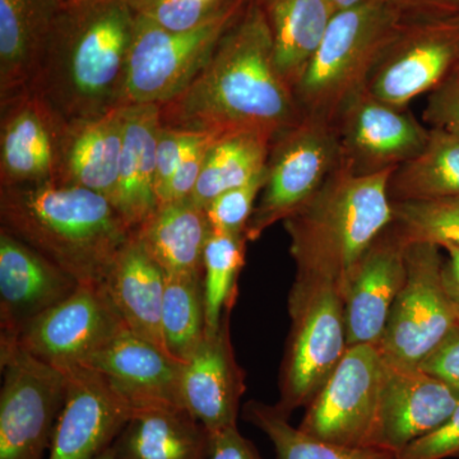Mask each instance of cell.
Here are the masks:
<instances>
[{
	"mask_svg": "<svg viewBox=\"0 0 459 459\" xmlns=\"http://www.w3.org/2000/svg\"><path fill=\"white\" fill-rule=\"evenodd\" d=\"M446 458H459V403L439 428L411 443L398 455V459Z\"/></svg>",
	"mask_w": 459,
	"mask_h": 459,
	"instance_id": "f35d334b",
	"label": "cell"
},
{
	"mask_svg": "<svg viewBox=\"0 0 459 459\" xmlns=\"http://www.w3.org/2000/svg\"><path fill=\"white\" fill-rule=\"evenodd\" d=\"M249 0H235L221 13L189 31H169L137 14L123 105H164L179 96L211 59Z\"/></svg>",
	"mask_w": 459,
	"mask_h": 459,
	"instance_id": "52a82bcc",
	"label": "cell"
},
{
	"mask_svg": "<svg viewBox=\"0 0 459 459\" xmlns=\"http://www.w3.org/2000/svg\"><path fill=\"white\" fill-rule=\"evenodd\" d=\"M410 16H459V0H388Z\"/></svg>",
	"mask_w": 459,
	"mask_h": 459,
	"instance_id": "7bdbcfd3",
	"label": "cell"
},
{
	"mask_svg": "<svg viewBox=\"0 0 459 459\" xmlns=\"http://www.w3.org/2000/svg\"><path fill=\"white\" fill-rule=\"evenodd\" d=\"M443 265L439 247L407 244L406 281L377 346L386 361L420 368L458 325L444 289Z\"/></svg>",
	"mask_w": 459,
	"mask_h": 459,
	"instance_id": "30bf717a",
	"label": "cell"
},
{
	"mask_svg": "<svg viewBox=\"0 0 459 459\" xmlns=\"http://www.w3.org/2000/svg\"><path fill=\"white\" fill-rule=\"evenodd\" d=\"M160 129L159 105L126 107L119 178L113 204L132 232L137 231L159 207L156 148Z\"/></svg>",
	"mask_w": 459,
	"mask_h": 459,
	"instance_id": "cb8c5ba5",
	"label": "cell"
},
{
	"mask_svg": "<svg viewBox=\"0 0 459 459\" xmlns=\"http://www.w3.org/2000/svg\"><path fill=\"white\" fill-rule=\"evenodd\" d=\"M220 137L213 135L199 134L195 141L188 147L177 171L172 175L170 183L164 195L160 198L159 205L171 204V202L184 201L192 197L195 186L204 169L205 155L208 148L214 140Z\"/></svg>",
	"mask_w": 459,
	"mask_h": 459,
	"instance_id": "8d00e7d4",
	"label": "cell"
},
{
	"mask_svg": "<svg viewBox=\"0 0 459 459\" xmlns=\"http://www.w3.org/2000/svg\"><path fill=\"white\" fill-rule=\"evenodd\" d=\"M244 419L267 435L277 459H398L397 453L377 446H347L323 442L290 425L276 406L247 402Z\"/></svg>",
	"mask_w": 459,
	"mask_h": 459,
	"instance_id": "4dcf8cb0",
	"label": "cell"
},
{
	"mask_svg": "<svg viewBox=\"0 0 459 459\" xmlns=\"http://www.w3.org/2000/svg\"><path fill=\"white\" fill-rule=\"evenodd\" d=\"M208 431L179 406L135 411L113 448L122 459H202Z\"/></svg>",
	"mask_w": 459,
	"mask_h": 459,
	"instance_id": "83f0119b",
	"label": "cell"
},
{
	"mask_svg": "<svg viewBox=\"0 0 459 459\" xmlns=\"http://www.w3.org/2000/svg\"><path fill=\"white\" fill-rule=\"evenodd\" d=\"M126 107L66 120L60 142L56 184L80 186L113 204L119 178Z\"/></svg>",
	"mask_w": 459,
	"mask_h": 459,
	"instance_id": "7402d4cb",
	"label": "cell"
},
{
	"mask_svg": "<svg viewBox=\"0 0 459 459\" xmlns=\"http://www.w3.org/2000/svg\"><path fill=\"white\" fill-rule=\"evenodd\" d=\"M273 41L274 65L292 90L309 65L336 9L328 0H255Z\"/></svg>",
	"mask_w": 459,
	"mask_h": 459,
	"instance_id": "484cf974",
	"label": "cell"
},
{
	"mask_svg": "<svg viewBox=\"0 0 459 459\" xmlns=\"http://www.w3.org/2000/svg\"><path fill=\"white\" fill-rule=\"evenodd\" d=\"M289 312L291 331L276 404L286 418L314 400L349 349L343 298L333 282L296 276Z\"/></svg>",
	"mask_w": 459,
	"mask_h": 459,
	"instance_id": "8992f818",
	"label": "cell"
},
{
	"mask_svg": "<svg viewBox=\"0 0 459 459\" xmlns=\"http://www.w3.org/2000/svg\"><path fill=\"white\" fill-rule=\"evenodd\" d=\"M429 129L424 150L392 172L391 202L459 197V134Z\"/></svg>",
	"mask_w": 459,
	"mask_h": 459,
	"instance_id": "f546056e",
	"label": "cell"
},
{
	"mask_svg": "<svg viewBox=\"0 0 459 459\" xmlns=\"http://www.w3.org/2000/svg\"><path fill=\"white\" fill-rule=\"evenodd\" d=\"M244 389L243 371L230 341L228 316L221 329L213 336H205L184 362L181 406L207 431L235 427Z\"/></svg>",
	"mask_w": 459,
	"mask_h": 459,
	"instance_id": "44dd1931",
	"label": "cell"
},
{
	"mask_svg": "<svg viewBox=\"0 0 459 459\" xmlns=\"http://www.w3.org/2000/svg\"><path fill=\"white\" fill-rule=\"evenodd\" d=\"M246 235L219 234L211 231L204 255V298L205 336H213L230 316L238 274L246 263Z\"/></svg>",
	"mask_w": 459,
	"mask_h": 459,
	"instance_id": "d6a6232c",
	"label": "cell"
},
{
	"mask_svg": "<svg viewBox=\"0 0 459 459\" xmlns=\"http://www.w3.org/2000/svg\"><path fill=\"white\" fill-rule=\"evenodd\" d=\"M80 285L56 263L0 229L2 338H16L32 320L62 303Z\"/></svg>",
	"mask_w": 459,
	"mask_h": 459,
	"instance_id": "d6986e66",
	"label": "cell"
},
{
	"mask_svg": "<svg viewBox=\"0 0 459 459\" xmlns=\"http://www.w3.org/2000/svg\"><path fill=\"white\" fill-rule=\"evenodd\" d=\"M368 2H371V0H328L329 4L336 9V12L359 7Z\"/></svg>",
	"mask_w": 459,
	"mask_h": 459,
	"instance_id": "f6af8a7d",
	"label": "cell"
},
{
	"mask_svg": "<svg viewBox=\"0 0 459 459\" xmlns=\"http://www.w3.org/2000/svg\"><path fill=\"white\" fill-rule=\"evenodd\" d=\"M62 371L65 400L48 459H95L113 446L137 407L99 371L83 365Z\"/></svg>",
	"mask_w": 459,
	"mask_h": 459,
	"instance_id": "9a60e30c",
	"label": "cell"
},
{
	"mask_svg": "<svg viewBox=\"0 0 459 459\" xmlns=\"http://www.w3.org/2000/svg\"><path fill=\"white\" fill-rule=\"evenodd\" d=\"M341 166L358 175L400 168L427 146L430 129L407 110L367 91L353 99L336 120Z\"/></svg>",
	"mask_w": 459,
	"mask_h": 459,
	"instance_id": "5bb4252c",
	"label": "cell"
},
{
	"mask_svg": "<svg viewBox=\"0 0 459 459\" xmlns=\"http://www.w3.org/2000/svg\"><path fill=\"white\" fill-rule=\"evenodd\" d=\"M69 2H74V3H91V2H101V0H69Z\"/></svg>",
	"mask_w": 459,
	"mask_h": 459,
	"instance_id": "7dc6e473",
	"label": "cell"
},
{
	"mask_svg": "<svg viewBox=\"0 0 459 459\" xmlns=\"http://www.w3.org/2000/svg\"><path fill=\"white\" fill-rule=\"evenodd\" d=\"M95 459H122V458H120L119 455H117V452H115L113 446H111L110 448L105 449L104 452L100 453L98 457H96Z\"/></svg>",
	"mask_w": 459,
	"mask_h": 459,
	"instance_id": "bcb514c9",
	"label": "cell"
},
{
	"mask_svg": "<svg viewBox=\"0 0 459 459\" xmlns=\"http://www.w3.org/2000/svg\"><path fill=\"white\" fill-rule=\"evenodd\" d=\"M65 122L35 90L0 102V186L56 184Z\"/></svg>",
	"mask_w": 459,
	"mask_h": 459,
	"instance_id": "2e32d148",
	"label": "cell"
},
{
	"mask_svg": "<svg viewBox=\"0 0 459 459\" xmlns=\"http://www.w3.org/2000/svg\"><path fill=\"white\" fill-rule=\"evenodd\" d=\"M392 216L406 244L459 247V197L392 202Z\"/></svg>",
	"mask_w": 459,
	"mask_h": 459,
	"instance_id": "836d02e7",
	"label": "cell"
},
{
	"mask_svg": "<svg viewBox=\"0 0 459 459\" xmlns=\"http://www.w3.org/2000/svg\"><path fill=\"white\" fill-rule=\"evenodd\" d=\"M458 403V389L439 377L420 368H404L385 360L370 446L400 455L411 443L439 428Z\"/></svg>",
	"mask_w": 459,
	"mask_h": 459,
	"instance_id": "e0dca14e",
	"label": "cell"
},
{
	"mask_svg": "<svg viewBox=\"0 0 459 459\" xmlns=\"http://www.w3.org/2000/svg\"><path fill=\"white\" fill-rule=\"evenodd\" d=\"M459 66V16L404 14L397 35L374 68L367 92L407 108Z\"/></svg>",
	"mask_w": 459,
	"mask_h": 459,
	"instance_id": "7c38bea8",
	"label": "cell"
},
{
	"mask_svg": "<svg viewBox=\"0 0 459 459\" xmlns=\"http://www.w3.org/2000/svg\"><path fill=\"white\" fill-rule=\"evenodd\" d=\"M385 371L379 347L350 346L336 370L307 404L298 428L323 442L370 446Z\"/></svg>",
	"mask_w": 459,
	"mask_h": 459,
	"instance_id": "8fae6325",
	"label": "cell"
},
{
	"mask_svg": "<svg viewBox=\"0 0 459 459\" xmlns=\"http://www.w3.org/2000/svg\"><path fill=\"white\" fill-rule=\"evenodd\" d=\"M420 369L439 377L459 391V323L440 346L420 365Z\"/></svg>",
	"mask_w": 459,
	"mask_h": 459,
	"instance_id": "b9f144b4",
	"label": "cell"
},
{
	"mask_svg": "<svg viewBox=\"0 0 459 459\" xmlns=\"http://www.w3.org/2000/svg\"><path fill=\"white\" fill-rule=\"evenodd\" d=\"M81 365L107 377L137 410L183 407L180 380L184 362L150 341L135 336L128 328Z\"/></svg>",
	"mask_w": 459,
	"mask_h": 459,
	"instance_id": "ffe728a7",
	"label": "cell"
},
{
	"mask_svg": "<svg viewBox=\"0 0 459 459\" xmlns=\"http://www.w3.org/2000/svg\"><path fill=\"white\" fill-rule=\"evenodd\" d=\"M66 0H0V102L31 90Z\"/></svg>",
	"mask_w": 459,
	"mask_h": 459,
	"instance_id": "603a6c76",
	"label": "cell"
},
{
	"mask_svg": "<svg viewBox=\"0 0 459 459\" xmlns=\"http://www.w3.org/2000/svg\"><path fill=\"white\" fill-rule=\"evenodd\" d=\"M165 281L164 270L132 235L111 265L102 287L126 327L166 351L161 328Z\"/></svg>",
	"mask_w": 459,
	"mask_h": 459,
	"instance_id": "d4e9b609",
	"label": "cell"
},
{
	"mask_svg": "<svg viewBox=\"0 0 459 459\" xmlns=\"http://www.w3.org/2000/svg\"><path fill=\"white\" fill-rule=\"evenodd\" d=\"M336 124L304 117L271 144L265 184L246 230L247 241L285 221L316 195L340 168Z\"/></svg>",
	"mask_w": 459,
	"mask_h": 459,
	"instance_id": "ba28073f",
	"label": "cell"
},
{
	"mask_svg": "<svg viewBox=\"0 0 459 459\" xmlns=\"http://www.w3.org/2000/svg\"><path fill=\"white\" fill-rule=\"evenodd\" d=\"M0 459H42L65 400V374L0 338Z\"/></svg>",
	"mask_w": 459,
	"mask_h": 459,
	"instance_id": "9c48e42d",
	"label": "cell"
},
{
	"mask_svg": "<svg viewBox=\"0 0 459 459\" xmlns=\"http://www.w3.org/2000/svg\"><path fill=\"white\" fill-rule=\"evenodd\" d=\"M202 459H261L255 446L238 430V425L208 431Z\"/></svg>",
	"mask_w": 459,
	"mask_h": 459,
	"instance_id": "60d3db41",
	"label": "cell"
},
{
	"mask_svg": "<svg viewBox=\"0 0 459 459\" xmlns=\"http://www.w3.org/2000/svg\"><path fill=\"white\" fill-rule=\"evenodd\" d=\"M273 138L256 132L222 135L212 142L190 201L204 208L222 193L244 186L267 165Z\"/></svg>",
	"mask_w": 459,
	"mask_h": 459,
	"instance_id": "f1b7e54d",
	"label": "cell"
},
{
	"mask_svg": "<svg viewBox=\"0 0 459 459\" xmlns=\"http://www.w3.org/2000/svg\"><path fill=\"white\" fill-rule=\"evenodd\" d=\"M265 169L244 186L222 193L204 207L211 231L246 235L247 222L255 212L256 201L265 184Z\"/></svg>",
	"mask_w": 459,
	"mask_h": 459,
	"instance_id": "d590c367",
	"label": "cell"
},
{
	"mask_svg": "<svg viewBox=\"0 0 459 459\" xmlns=\"http://www.w3.org/2000/svg\"><path fill=\"white\" fill-rule=\"evenodd\" d=\"M135 17L126 0H66L31 90L38 91L65 120L124 107Z\"/></svg>",
	"mask_w": 459,
	"mask_h": 459,
	"instance_id": "7a4b0ae2",
	"label": "cell"
},
{
	"mask_svg": "<svg viewBox=\"0 0 459 459\" xmlns=\"http://www.w3.org/2000/svg\"><path fill=\"white\" fill-rule=\"evenodd\" d=\"M235 0H132L135 13L169 31H189L204 25Z\"/></svg>",
	"mask_w": 459,
	"mask_h": 459,
	"instance_id": "e575fe53",
	"label": "cell"
},
{
	"mask_svg": "<svg viewBox=\"0 0 459 459\" xmlns=\"http://www.w3.org/2000/svg\"><path fill=\"white\" fill-rule=\"evenodd\" d=\"M160 115L162 126L195 134L256 132L273 140L303 119L274 65L270 29L255 0H249L195 80L160 105Z\"/></svg>",
	"mask_w": 459,
	"mask_h": 459,
	"instance_id": "6da1fadb",
	"label": "cell"
},
{
	"mask_svg": "<svg viewBox=\"0 0 459 459\" xmlns=\"http://www.w3.org/2000/svg\"><path fill=\"white\" fill-rule=\"evenodd\" d=\"M444 249L448 253V259H444L443 265L444 289L459 322V247H446Z\"/></svg>",
	"mask_w": 459,
	"mask_h": 459,
	"instance_id": "ee69618b",
	"label": "cell"
},
{
	"mask_svg": "<svg viewBox=\"0 0 459 459\" xmlns=\"http://www.w3.org/2000/svg\"><path fill=\"white\" fill-rule=\"evenodd\" d=\"M202 274H166L161 328L166 351L188 360L205 337Z\"/></svg>",
	"mask_w": 459,
	"mask_h": 459,
	"instance_id": "1f68e13d",
	"label": "cell"
},
{
	"mask_svg": "<svg viewBox=\"0 0 459 459\" xmlns=\"http://www.w3.org/2000/svg\"><path fill=\"white\" fill-rule=\"evenodd\" d=\"M199 134L180 131L161 124L156 148V195L157 204L164 195L172 175L180 164L181 157Z\"/></svg>",
	"mask_w": 459,
	"mask_h": 459,
	"instance_id": "ab89813d",
	"label": "cell"
},
{
	"mask_svg": "<svg viewBox=\"0 0 459 459\" xmlns=\"http://www.w3.org/2000/svg\"><path fill=\"white\" fill-rule=\"evenodd\" d=\"M126 328L102 285H80L11 340L63 370L83 364Z\"/></svg>",
	"mask_w": 459,
	"mask_h": 459,
	"instance_id": "4fadbf2b",
	"label": "cell"
},
{
	"mask_svg": "<svg viewBox=\"0 0 459 459\" xmlns=\"http://www.w3.org/2000/svg\"><path fill=\"white\" fill-rule=\"evenodd\" d=\"M406 247L391 223L353 271L342 294L349 347L379 346L406 281Z\"/></svg>",
	"mask_w": 459,
	"mask_h": 459,
	"instance_id": "ac0fdd59",
	"label": "cell"
},
{
	"mask_svg": "<svg viewBox=\"0 0 459 459\" xmlns=\"http://www.w3.org/2000/svg\"><path fill=\"white\" fill-rule=\"evenodd\" d=\"M126 2H132V0H126Z\"/></svg>",
	"mask_w": 459,
	"mask_h": 459,
	"instance_id": "c3c4849f",
	"label": "cell"
},
{
	"mask_svg": "<svg viewBox=\"0 0 459 459\" xmlns=\"http://www.w3.org/2000/svg\"><path fill=\"white\" fill-rule=\"evenodd\" d=\"M392 170L358 175L337 169L300 210L286 219L296 276L333 282L341 294L362 256L392 223Z\"/></svg>",
	"mask_w": 459,
	"mask_h": 459,
	"instance_id": "277c9868",
	"label": "cell"
},
{
	"mask_svg": "<svg viewBox=\"0 0 459 459\" xmlns=\"http://www.w3.org/2000/svg\"><path fill=\"white\" fill-rule=\"evenodd\" d=\"M133 235L166 274L204 273L211 228L204 208L190 199L160 204Z\"/></svg>",
	"mask_w": 459,
	"mask_h": 459,
	"instance_id": "4316f807",
	"label": "cell"
},
{
	"mask_svg": "<svg viewBox=\"0 0 459 459\" xmlns=\"http://www.w3.org/2000/svg\"><path fill=\"white\" fill-rule=\"evenodd\" d=\"M422 117L430 128L459 134V66L429 92Z\"/></svg>",
	"mask_w": 459,
	"mask_h": 459,
	"instance_id": "74e56055",
	"label": "cell"
},
{
	"mask_svg": "<svg viewBox=\"0 0 459 459\" xmlns=\"http://www.w3.org/2000/svg\"><path fill=\"white\" fill-rule=\"evenodd\" d=\"M403 20V12L388 0L337 12L292 90L301 115L336 124L343 108L367 90Z\"/></svg>",
	"mask_w": 459,
	"mask_h": 459,
	"instance_id": "5b68a950",
	"label": "cell"
},
{
	"mask_svg": "<svg viewBox=\"0 0 459 459\" xmlns=\"http://www.w3.org/2000/svg\"><path fill=\"white\" fill-rule=\"evenodd\" d=\"M0 229L81 285H102L133 232L104 195L80 186H0Z\"/></svg>",
	"mask_w": 459,
	"mask_h": 459,
	"instance_id": "3957f363",
	"label": "cell"
}]
</instances>
